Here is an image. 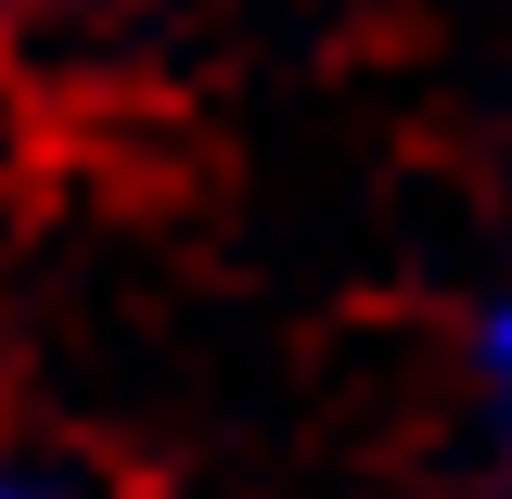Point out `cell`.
Segmentation results:
<instances>
[{
    "instance_id": "obj_1",
    "label": "cell",
    "mask_w": 512,
    "mask_h": 499,
    "mask_svg": "<svg viewBox=\"0 0 512 499\" xmlns=\"http://www.w3.org/2000/svg\"><path fill=\"white\" fill-rule=\"evenodd\" d=\"M474 410H487V448L512 461V269L487 282V308H474Z\"/></svg>"
},
{
    "instance_id": "obj_2",
    "label": "cell",
    "mask_w": 512,
    "mask_h": 499,
    "mask_svg": "<svg viewBox=\"0 0 512 499\" xmlns=\"http://www.w3.org/2000/svg\"><path fill=\"white\" fill-rule=\"evenodd\" d=\"M0 499H90V487L52 474V461H26V448H0Z\"/></svg>"
}]
</instances>
